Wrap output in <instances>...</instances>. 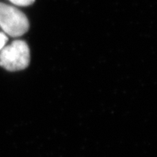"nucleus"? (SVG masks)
<instances>
[{"label":"nucleus","instance_id":"nucleus-4","mask_svg":"<svg viewBox=\"0 0 157 157\" xmlns=\"http://www.w3.org/2000/svg\"><path fill=\"white\" fill-rule=\"evenodd\" d=\"M7 41H8V38L6 34L5 33H0V51L6 46Z\"/></svg>","mask_w":157,"mask_h":157},{"label":"nucleus","instance_id":"nucleus-3","mask_svg":"<svg viewBox=\"0 0 157 157\" xmlns=\"http://www.w3.org/2000/svg\"><path fill=\"white\" fill-rule=\"evenodd\" d=\"M12 4L17 6H27L33 4L35 0H10Z\"/></svg>","mask_w":157,"mask_h":157},{"label":"nucleus","instance_id":"nucleus-1","mask_svg":"<svg viewBox=\"0 0 157 157\" xmlns=\"http://www.w3.org/2000/svg\"><path fill=\"white\" fill-rule=\"evenodd\" d=\"M30 63L28 45L23 40H14L0 51V66L8 71H19Z\"/></svg>","mask_w":157,"mask_h":157},{"label":"nucleus","instance_id":"nucleus-2","mask_svg":"<svg viewBox=\"0 0 157 157\" xmlns=\"http://www.w3.org/2000/svg\"><path fill=\"white\" fill-rule=\"evenodd\" d=\"M0 27L7 35L19 37L28 31V19L16 7L0 3Z\"/></svg>","mask_w":157,"mask_h":157}]
</instances>
